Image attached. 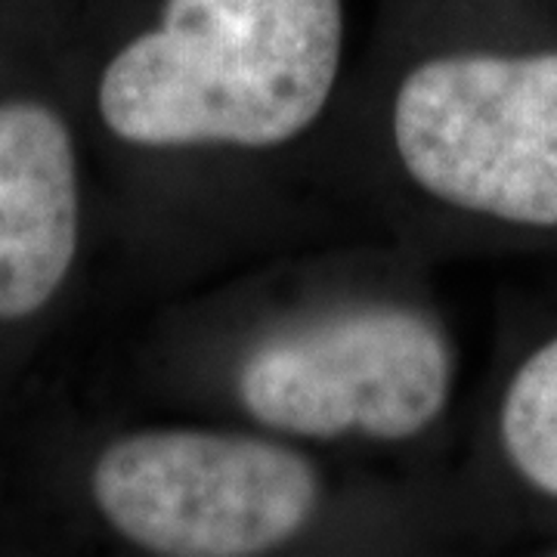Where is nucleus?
Segmentation results:
<instances>
[{"mask_svg": "<svg viewBox=\"0 0 557 557\" xmlns=\"http://www.w3.org/2000/svg\"><path fill=\"white\" fill-rule=\"evenodd\" d=\"M344 57V0H164L102 69L109 134L146 149H273L322 115Z\"/></svg>", "mask_w": 557, "mask_h": 557, "instance_id": "obj_1", "label": "nucleus"}, {"mask_svg": "<svg viewBox=\"0 0 557 557\" xmlns=\"http://www.w3.org/2000/svg\"><path fill=\"white\" fill-rule=\"evenodd\" d=\"M319 496L310 458L230 431H134L112 440L90 468L102 520L164 557L267 555L310 523Z\"/></svg>", "mask_w": 557, "mask_h": 557, "instance_id": "obj_2", "label": "nucleus"}, {"mask_svg": "<svg viewBox=\"0 0 557 557\" xmlns=\"http://www.w3.org/2000/svg\"><path fill=\"white\" fill-rule=\"evenodd\" d=\"M394 143L428 196L505 223L557 226V50L424 60L399 84Z\"/></svg>", "mask_w": 557, "mask_h": 557, "instance_id": "obj_3", "label": "nucleus"}, {"mask_svg": "<svg viewBox=\"0 0 557 557\" xmlns=\"http://www.w3.org/2000/svg\"><path fill=\"white\" fill-rule=\"evenodd\" d=\"M236 391L248 416L282 434L409 440L446 409L453 354L416 310L362 307L263 341Z\"/></svg>", "mask_w": 557, "mask_h": 557, "instance_id": "obj_4", "label": "nucleus"}, {"mask_svg": "<svg viewBox=\"0 0 557 557\" xmlns=\"http://www.w3.org/2000/svg\"><path fill=\"white\" fill-rule=\"evenodd\" d=\"M75 143L57 109L0 102V322L40 313L78 255Z\"/></svg>", "mask_w": 557, "mask_h": 557, "instance_id": "obj_5", "label": "nucleus"}, {"mask_svg": "<svg viewBox=\"0 0 557 557\" xmlns=\"http://www.w3.org/2000/svg\"><path fill=\"white\" fill-rule=\"evenodd\" d=\"M498 434L520 478L557 498V338L515 372L502 399Z\"/></svg>", "mask_w": 557, "mask_h": 557, "instance_id": "obj_6", "label": "nucleus"}]
</instances>
